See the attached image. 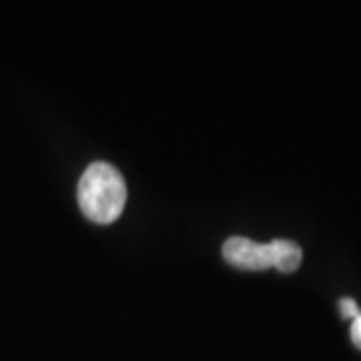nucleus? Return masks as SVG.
<instances>
[{
  "mask_svg": "<svg viewBox=\"0 0 361 361\" xmlns=\"http://www.w3.org/2000/svg\"><path fill=\"white\" fill-rule=\"evenodd\" d=\"M78 207L94 223H111L121 217L127 201L123 175L109 163H92L78 180Z\"/></svg>",
  "mask_w": 361,
  "mask_h": 361,
  "instance_id": "nucleus-1",
  "label": "nucleus"
},
{
  "mask_svg": "<svg viewBox=\"0 0 361 361\" xmlns=\"http://www.w3.org/2000/svg\"><path fill=\"white\" fill-rule=\"evenodd\" d=\"M223 257L233 267L247 271H263L275 267V247L271 243H255L247 237H231L223 245Z\"/></svg>",
  "mask_w": 361,
  "mask_h": 361,
  "instance_id": "nucleus-2",
  "label": "nucleus"
},
{
  "mask_svg": "<svg viewBox=\"0 0 361 361\" xmlns=\"http://www.w3.org/2000/svg\"><path fill=\"white\" fill-rule=\"evenodd\" d=\"M273 247H275V269L291 273L301 265L303 253H301V247L297 243L287 241V239H275Z\"/></svg>",
  "mask_w": 361,
  "mask_h": 361,
  "instance_id": "nucleus-3",
  "label": "nucleus"
},
{
  "mask_svg": "<svg viewBox=\"0 0 361 361\" xmlns=\"http://www.w3.org/2000/svg\"><path fill=\"white\" fill-rule=\"evenodd\" d=\"M339 310H341V315L345 317V319H355V317H360V307H357V303L353 301V299H341L339 301Z\"/></svg>",
  "mask_w": 361,
  "mask_h": 361,
  "instance_id": "nucleus-4",
  "label": "nucleus"
},
{
  "mask_svg": "<svg viewBox=\"0 0 361 361\" xmlns=\"http://www.w3.org/2000/svg\"><path fill=\"white\" fill-rule=\"evenodd\" d=\"M351 341L355 343V348L361 349V315L353 319V325H351Z\"/></svg>",
  "mask_w": 361,
  "mask_h": 361,
  "instance_id": "nucleus-5",
  "label": "nucleus"
}]
</instances>
